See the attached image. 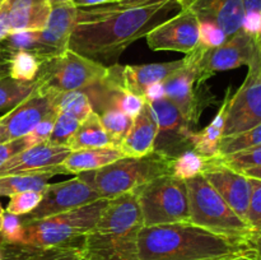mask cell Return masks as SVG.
Masks as SVG:
<instances>
[{"label":"cell","mask_w":261,"mask_h":260,"mask_svg":"<svg viewBox=\"0 0 261 260\" xmlns=\"http://www.w3.org/2000/svg\"><path fill=\"white\" fill-rule=\"evenodd\" d=\"M175 9L176 0H153L127 9L109 5L79 8L69 48L99 64H109L129 45L145 37Z\"/></svg>","instance_id":"cell-1"},{"label":"cell","mask_w":261,"mask_h":260,"mask_svg":"<svg viewBox=\"0 0 261 260\" xmlns=\"http://www.w3.org/2000/svg\"><path fill=\"white\" fill-rule=\"evenodd\" d=\"M251 244L214 233L191 222L144 226L139 232V260H224Z\"/></svg>","instance_id":"cell-2"},{"label":"cell","mask_w":261,"mask_h":260,"mask_svg":"<svg viewBox=\"0 0 261 260\" xmlns=\"http://www.w3.org/2000/svg\"><path fill=\"white\" fill-rule=\"evenodd\" d=\"M144 227L137 194L109 200L96 226L82 239L87 260H139L138 239Z\"/></svg>","instance_id":"cell-3"},{"label":"cell","mask_w":261,"mask_h":260,"mask_svg":"<svg viewBox=\"0 0 261 260\" xmlns=\"http://www.w3.org/2000/svg\"><path fill=\"white\" fill-rule=\"evenodd\" d=\"M172 161L155 152L143 157H122L105 167L79 173L99 198L112 199L133 193L153 178L171 173Z\"/></svg>","instance_id":"cell-4"},{"label":"cell","mask_w":261,"mask_h":260,"mask_svg":"<svg viewBox=\"0 0 261 260\" xmlns=\"http://www.w3.org/2000/svg\"><path fill=\"white\" fill-rule=\"evenodd\" d=\"M190 222L231 239L251 242L252 231L203 175L186 180Z\"/></svg>","instance_id":"cell-5"},{"label":"cell","mask_w":261,"mask_h":260,"mask_svg":"<svg viewBox=\"0 0 261 260\" xmlns=\"http://www.w3.org/2000/svg\"><path fill=\"white\" fill-rule=\"evenodd\" d=\"M110 199H98L81 208L23 224L24 247H53L81 242L93 228Z\"/></svg>","instance_id":"cell-6"},{"label":"cell","mask_w":261,"mask_h":260,"mask_svg":"<svg viewBox=\"0 0 261 260\" xmlns=\"http://www.w3.org/2000/svg\"><path fill=\"white\" fill-rule=\"evenodd\" d=\"M107 73L109 66L68 48L60 55L40 61L36 89L41 93L84 91L101 82Z\"/></svg>","instance_id":"cell-7"},{"label":"cell","mask_w":261,"mask_h":260,"mask_svg":"<svg viewBox=\"0 0 261 260\" xmlns=\"http://www.w3.org/2000/svg\"><path fill=\"white\" fill-rule=\"evenodd\" d=\"M144 226L190 222L186 181L172 173L153 178L134 191Z\"/></svg>","instance_id":"cell-8"},{"label":"cell","mask_w":261,"mask_h":260,"mask_svg":"<svg viewBox=\"0 0 261 260\" xmlns=\"http://www.w3.org/2000/svg\"><path fill=\"white\" fill-rule=\"evenodd\" d=\"M261 124V48L233 96H229L223 137L240 134Z\"/></svg>","instance_id":"cell-9"},{"label":"cell","mask_w":261,"mask_h":260,"mask_svg":"<svg viewBox=\"0 0 261 260\" xmlns=\"http://www.w3.org/2000/svg\"><path fill=\"white\" fill-rule=\"evenodd\" d=\"M260 48L261 37L241 28L222 45L209 48L203 54L198 64V84L203 86L206 79L218 71L249 66L259 55Z\"/></svg>","instance_id":"cell-10"},{"label":"cell","mask_w":261,"mask_h":260,"mask_svg":"<svg viewBox=\"0 0 261 260\" xmlns=\"http://www.w3.org/2000/svg\"><path fill=\"white\" fill-rule=\"evenodd\" d=\"M205 51L206 48L198 43L190 54H186L182 68L163 82L165 98L172 102L193 126L198 124L203 112L201 98L198 94L201 87L198 84V64Z\"/></svg>","instance_id":"cell-11"},{"label":"cell","mask_w":261,"mask_h":260,"mask_svg":"<svg viewBox=\"0 0 261 260\" xmlns=\"http://www.w3.org/2000/svg\"><path fill=\"white\" fill-rule=\"evenodd\" d=\"M148 103L157 119V137L153 152L173 161L182 153L193 149L191 137L195 130L180 110L167 98Z\"/></svg>","instance_id":"cell-12"},{"label":"cell","mask_w":261,"mask_h":260,"mask_svg":"<svg viewBox=\"0 0 261 260\" xmlns=\"http://www.w3.org/2000/svg\"><path fill=\"white\" fill-rule=\"evenodd\" d=\"M37 208L22 219L23 224L32 223L47 217L65 213L98 200V194L79 176L56 184H48L42 191Z\"/></svg>","instance_id":"cell-13"},{"label":"cell","mask_w":261,"mask_h":260,"mask_svg":"<svg viewBox=\"0 0 261 260\" xmlns=\"http://www.w3.org/2000/svg\"><path fill=\"white\" fill-rule=\"evenodd\" d=\"M59 93H41L37 89L18 106L0 116V143L12 142L30 134L40 121L58 114L55 98Z\"/></svg>","instance_id":"cell-14"},{"label":"cell","mask_w":261,"mask_h":260,"mask_svg":"<svg viewBox=\"0 0 261 260\" xmlns=\"http://www.w3.org/2000/svg\"><path fill=\"white\" fill-rule=\"evenodd\" d=\"M145 38L154 51L190 54L199 43V19L190 8H182L175 17L155 25Z\"/></svg>","instance_id":"cell-15"},{"label":"cell","mask_w":261,"mask_h":260,"mask_svg":"<svg viewBox=\"0 0 261 260\" xmlns=\"http://www.w3.org/2000/svg\"><path fill=\"white\" fill-rule=\"evenodd\" d=\"M201 175L218 191L227 204L246 221L252 193L250 178L242 172L227 167L218 157L205 160V167Z\"/></svg>","instance_id":"cell-16"},{"label":"cell","mask_w":261,"mask_h":260,"mask_svg":"<svg viewBox=\"0 0 261 260\" xmlns=\"http://www.w3.org/2000/svg\"><path fill=\"white\" fill-rule=\"evenodd\" d=\"M78 10L73 2L53 5L47 23L38 33V60L54 58L68 50L69 40L78 19Z\"/></svg>","instance_id":"cell-17"},{"label":"cell","mask_w":261,"mask_h":260,"mask_svg":"<svg viewBox=\"0 0 261 260\" xmlns=\"http://www.w3.org/2000/svg\"><path fill=\"white\" fill-rule=\"evenodd\" d=\"M70 152L65 145H53L47 142L32 145L5 162L0 167V176L54 170L63 165Z\"/></svg>","instance_id":"cell-18"},{"label":"cell","mask_w":261,"mask_h":260,"mask_svg":"<svg viewBox=\"0 0 261 260\" xmlns=\"http://www.w3.org/2000/svg\"><path fill=\"white\" fill-rule=\"evenodd\" d=\"M190 9L199 22H211L218 25L231 37L244 25L245 9L242 0H195Z\"/></svg>","instance_id":"cell-19"},{"label":"cell","mask_w":261,"mask_h":260,"mask_svg":"<svg viewBox=\"0 0 261 260\" xmlns=\"http://www.w3.org/2000/svg\"><path fill=\"white\" fill-rule=\"evenodd\" d=\"M157 137V119L150 105L145 101L144 107L133 120V125L119 145L126 157H143L153 152Z\"/></svg>","instance_id":"cell-20"},{"label":"cell","mask_w":261,"mask_h":260,"mask_svg":"<svg viewBox=\"0 0 261 260\" xmlns=\"http://www.w3.org/2000/svg\"><path fill=\"white\" fill-rule=\"evenodd\" d=\"M185 60L167 61V63L142 64V65H126L122 69L124 87L127 92L144 97L145 92L152 84L163 83L168 76L180 68Z\"/></svg>","instance_id":"cell-21"},{"label":"cell","mask_w":261,"mask_h":260,"mask_svg":"<svg viewBox=\"0 0 261 260\" xmlns=\"http://www.w3.org/2000/svg\"><path fill=\"white\" fill-rule=\"evenodd\" d=\"M50 0H8L10 33L42 31L51 14Z\"/></svg>","instance_id":"cell-22"},{"label":"cell","mask_w":261,"mask_h":260,"mask_svg":"<svg viewBox=\"0 0 261 260\" xmlns=\"http://www.w3.org/2000/svg\"><path fill=\"white\" fill-rule=\"evenodd\" d=\"M122 157L126 155L116 147L91 148V149L70 152L61 166L66 173L79 175V173L98 170Z\"/></svg>","instance_id":"cell-23"},{"label":"cell","mask_w":261,"mask_h":260,"mask_svg":"<svg viewBox=\"0 0 261 260\" xmlns=\"http://www.w3.org/2000/svg\"><path fill=\"white\" fill-rule=\"evenodd\" d=\"M231 96V91H227L226 97L223 99L221 109L218 114L213 119V121L204 127L200 132H194L191 137V143H193V150H195L198 154L208 158L218 157L219 143H221L222 137H223L224 124H226V112L227 106H228V99Z\"/></svg>","instance_id":"cell-24"},{"label":"cell","mask_w":261,"mask_h":260,"mask_svg":"<svg viewBox=\"0 0 261 260\" xmlns=\"http://www.w3.org/2000/svg\"><path fill=\"white\" fill-rule=\"evenodd\" d=\"M66 147L73 150L91 149V148H103V147H116L114 140L110 138L107 132L102 125L99 115L92 111L87 119L79 125L75 134L71 137ZM117 148V147H116Z\"/></svg>","instance_id":"cell-25"},{"label":"cell","mask_w":261,"mask_h":260,"mask_svg":"<svg viewBox=\"0 0 261 260\" xmlns=\"http://www.w3.org/2000/svg\"><path fill=\"white\" fill-rule=\"evenodd\" d=\"M66 173L63 166L45 172L18 173V175L0 176V195L10 196L23 191H43L48 180L56 175Z\"/></svg>","instance_id":"cell-26"},{"label":"cell","mask_w":261,"mask_h":260,"mask_svg":"<svg viewBox=\"0 0 261 260\" xmlns=\"http://www.w3.org/2000/svg\"><path fill=\"white\" fill-rule=\"evenodd\" d=\"M10 260H87L81 242L53 247L13 246Z\"/></svg>","instance_id":"cell-27"},{"label":"cell","mask_w":261,"mask_h":260,"mask_svg":"<svg viewBox=\"0 0 261 260\" xmlns=\"http://www.w3.org/2000/svg\"><path fill=\"white\" fill-rule=\"evenodd\" d=\"M37 82H24L0 75V111H10L33 93Z\"/></svg>","instance_id":"cell-28"},{"label":"cell","mask_w":261,"mask_h":260,"mask_svg":"<svg viewBox=\"0 0 261 260\" xmlns=\"http://www.w3.org/2000/svg\"><path fill=\"white\" fill-rule=\"evenodd\" d=\"M40 70V60L28 51H17L8 58V75L24 82L35 81Z\"/></svg>","instance_id":"cell-29"},{"label":"cell","mask_w":261,"mask_h":260,"mask_svg":"<svg viewBox=\"0 0 261 260\" xmlns=\"http://www.w3.org/2000/svg\"><path fill=\"white\" fill-rule=\"evenodd\" d=\"M55 109L58 114L59 112H68V114L73 115L81 121L87 119L88 115L93 111L91 101H89L86 92L83 91L56 94Z\"/></svg>","instance_id":"cell-30"},{"label":"cell","mask_w":261,"mask_h":260,"mask_svg":"<svg viewBox=\"0 0 261 260\" xmlns=\"http://www.w3.org/2000/svg\"><path fill=\"white\" fill-rule=\"evenodd\" d=\"M259 145H261V124L240 134L222 138L219 143L218 157L233 154V153L259 147Z\"/></svg>","instance_id":"cell-31"},{"label":"cell","mask_w":261,"mask_h":260,"mask_svg":"<svg viewBox=\"0 0 261 260\" xmlns=\"http://www.w3.org/2000/svg\"><path fill=\"white\" fill-rule=\"evenodd\" d=\"M99 119H101V122L103 125L105 130L107 132V134L114 140L115 145L119 148L120 143L124 140L127 132L132 127L133 120L134 119H132L127 115H125L124 112L119 111L116 109L106 110V111L101 112Z\"/></svg>","instance_id":"cell-32"},{"label":"cell","mask_w":261,"mask_h":260,"mask_svg":"<svg viewBox=\"0 0 261 260\" xmlns=\"http://www.w3.org/2000/svg\"><path fill=\"white\" fill-rule=\"evenodd\" d=\"M205 167V158L201 157L195 150H188L172 161L171 173L181 180L186 181L200 175Z\"/></svg>","instance_id":"cell-33"},{"label":"cell","mask_w":261,"mask_h":260,"mask_svg":"<svg viewBox=\"0 0 261 260\" xmlns=\"http://www.w3.org/2000/svg\"><path fill=\"white\" fill-rule=\"evenodd\" d=\"M81 122V120L68 112H59L47 143L53 145H65L66 147L69 140L78 130Z\"/></svg>","instance_id":"cell-34"},{"label":"cell","mask_w":261,"mask_h":260,"mask_svg":"<svg viewBox=\"0 0 261 260\" xmlns=\"http://www.w3.org/2000/svg\"><path fill=\"white\" fill-rule=\"evenodd\" d=\"M218 158L227 167L239 171V172H244L250 168L261 167V145L241 150V152L233 153V154L222 155Z\"/></svg>","instance_id":"cell-35"},{"label":"cell","mask_w":261,"mask_h":260,"mask_svg":"<svg viewBox=\"0 0 261 260\" xmlns=\"http://www.w3.org/2000/svg\"><path fill=\"white\" fill-rule=\"evenodd\" d=\"M42 191H23L9 196L7 213L14 216H27L35 211L42 199Z\"/></svg>","instance_id":"cell-36"},{"label":"cell","mask_w":261,"mask_h":260,"mask_svg":"<svg viewBox=\"0 0 261 260\" xmlns=\"http://www.w3.org/2000/svg\"><path fill=\"white\" fill-rule=\"evenodd\" d=\"M3 241L7 245L13 246H22L24 240V227L19 216L9 214L5 212L3 216V228L0 232Z\"/></svg>","instance_id":"cell-37"},{"label":"cell","mask_w":261,"mask_h":260,"mask_svg":"<svg viewBox=\"0 0 261 260\" xmlns=\"http://www.w3.org/2000/svg\"><path fill=\"white\" fill-rule=\"evenodd\" d=\"M250 183H251L252 193L246 221L252 231V237H255L261 235V180L250 178Z\"/></svg>","instance_id":"cell-38"},{"label":"cell","mask_w":261,"mask_h":260,"mask_svg":"<svg viewBox=\"0 0 261 260\" xmlns=\"http://www.w3.org/2000/svg\"><path fill=\"white\" fill-rule=\"evenodd\" d=\"M227 35L214 23L199 22V45L206 50L222 45L227 40Z\"/></svg>","instance_id":"cell-39"},{"label":"cell","mask_w":261,"mask_h":260,"mask_svg":"<svg viewBox=\"0 0 261 260\" xmlns=\"http://www.w3.org/2000/svg\"><path fill=\"white\" fill-rule=\"evenodd\" d=\"M245 9L244 28L251 35L261 37V0H242Z\"/></svg>","instance_id":"cell-40"},{"label":"cell","mask_w":261,"mask_h":260,"mask_svg":"<svg viewBox=\"0 0 261 260\" xmlns=\"http://www.w3.org/2000/svg\"><path fill=\"white\" fill-rule=\"evenodd\" d=\"M56 116L58 114H51L47 117L40 121L37 124V126L32 130L28 135H25L24 140L27 143L28 147H32V145L40 144V143H46L50 138L51 133H53L54 122H55Z\"/></svg>","instance_id":"cell-41"},{"label":"cell","mask_w":261,"mask_h":260,"mask_svg":"<svg viewBox=\"0 0 261 260\" xmlns=\"http://www.w3.org/2000/svg\"><path fill=\"white\" fill-rule=\"evenodd\" d=\"M25 148H28V145L27 143H25L24 138L12 140V142L0 143V167H2L5 162H8L10 158L14 157V155L18 154L19 152H22L23 149H25Z\"/></svg>","instance_id":"cell-42"},{"label":"cell","mask_w":261,"mask_h":260,"mask_svg":"<svg viewBox=\"0 0 261 260\" xmlns=\"http://www.w3.org/2000/svg\"><path fill=\"white\" fill-rule=\"evenodd\" d=\"M143 98L147 102L157 101V99L165 98V88H163V83H154L147 89L144 97Z\"/></svg>","instance_id":"cell-43"},{"label":"cell","mask_w":261,"mask_h":260,"mask_svg":"<svg viewBox=\"0 0 261 260\" xmlns=\"http://www.w3.org/2000/svg\"><path fill=\"white\" fill-rule=\"evenodd\" d=\"M153 2V0H117V2L111 3V4H106L109 7L115 8V9H127V8H135L140 7V5L148 4V3Z\"/></svg>","instance_id":"cell-44"},{"label":"cell","mask_w":261,"mask_h":260,"mask_svg":"<svg viewBox=\"0 0 261 260\" xmlns=\"http://www.w3.org/2000/svg\"><path fill=\"white\" fill-rule=\"evenodd\" d=\"M117 2V0H74V4L78 8H91L98 7V5L111 4V3Z\"/></svg>","instance_id":"cell-45"},{"label":"cell","mask_w":261,"mask_h":260,"mask_svg":"<svg viewBox=\"0 0 261 260\" xmlns=\"http://www.w3.org/2000/svg\"><path fill=\"white\" fill-rule=\"evenodd\" d=\"M224 260H259V259L256 257V254H255V251L251 247V249H249L247 251L241 252V254L239 255H234V256L227 257V259Z\"/></svg>","instance_id":"cell-46"},{"label":"cell","mask_w":261,"mask_h":260,"mask_svg":"<svg viewBox=\"0 0 261 260\" xmlns=\"http://www.w3.org/2000/svg\"><path fill=\"white\" fill-rule=\"evenodd\" d=\"M250 244H251V247L255 251V254H256L257 259L261 260V235H257V236L252 237Z\"/></svg>","instance_id":"cell-47"},{"label":"cell","mask_w":261,"mask_h":260,"mask_svg":"<svg viewBox=\"0 0 261 260\" xmlns=\"http://www.w3.org/2000/svg\"><path fill=\"white\" fill-rule=\"evenodd\" d=\"M245 176L250 178H257V180H261V167H255V168H250V170L244 171Z\"/></svg>","instance_id":"cell-48"},{"label":"cell","mask_w":261,"mask_h":260,"mask_svg":"<svg viewBox=\"0 0 261 260\" xmlns=\"http://www.w3.org/2000/svg\"><path fill=\"white\" fill-rule=\"evenodd\" d=\"M176 2H177V4L180 5V8L182 9V8H190L195 0H176Z\"/></svg>","instance_id":"cell-49"},{"label":"cell","mask_w":261,"mask_h":260,"mask_svg":"<svg viewBox=\"0 0 261 260\" xmlns=\"http://www.w3.org/2000/svg\"><path fill=\"white\" fill-rule=\"evenodd\" d=\"M51 5H58V4H63V3H69V2H74V0H50Z\"/></svg>","instance_id":"cell-50"},{"label":"cell","mask_w":261,"mask_h":260,"mask_svg":"<svg viewBox=\"0 0 261 260\" xmlns=\"http://www.w3.org/2000/svg\"><path fill=\"white\" fill-rule=\"evenodd\" d=\"M4 216V214H3ZM3 216H0V232H2V228H3Z\"/></svg>","instance_id":"cell-51"},{"label":"cell","mask_w":261,"mask_h":260,"mask_svg":"<svg viewBox=\"0 0 261 260\" xmlns=\"http://www.w3.org/2000/svg\"><path fill=\"white\" fill-rule=\"evenodd\" d=\"M5 213V211L4 209H3V206H2V204H0V216H3V214Z\"/></svg>","instance_id":"cell-52"}]
</instances>
